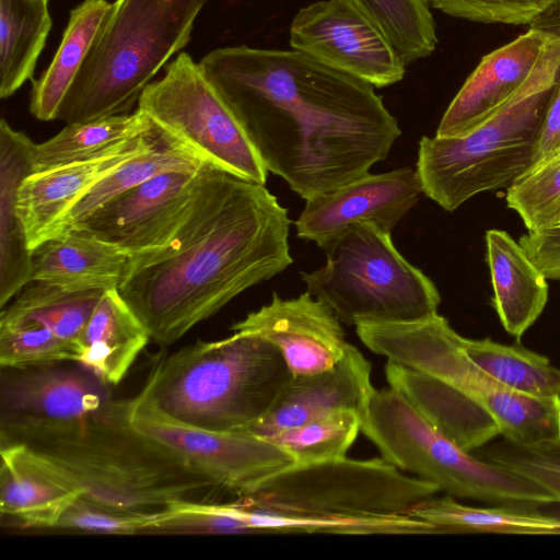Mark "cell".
<instances>
[{
  "label": "cell",
  "instance_id": "20",
  "mask_svg": "<svg viewBox=\"0 0 560 560\" xmlns=\"http://www.w3.org/2000/svg\"><path fill=\"white\" fill-rule=\"evenodd\" d=\"M551 34L530 26L486 55L446 108L439 137H460L499 112L530 75Z\"/></svg>",
  "mask_w": 560,
  "mask_h": 560
},
{
  "label": "cell",
  "instance_id": "6",
  "mask_svg": "<svg viewBox=\"0 0 560 560\" xmlns=\"http://www.w3.org/2000/svg\"><path fill=\"white\" fill-rule=\"evenodd\" d=\"M208 0H116L57 119L128 114L156 73L188 45Z\"/></svg>",
  "mask_w": 560,
  "mask_h": 560
},
{
  "label": "cell",
  "instance_id": "31",
  "mask_svg": "<svg viewBox=\"0 0 560 560\" xmlns=\"http://www.w3.org/2000/svg\"><path fill=\"white\" fill-rule=\"evenodd\" d=\"M203 164L161 131L159 141L151 149L122 163L96 183L66 214L54 235L72 228L107 201L159 174L198 168Z\"/></svg>",
  "mask_w": 560,
  "mask_h": 560
},
{
  "label": "cell",
  "instance_id": "40",
  "mask_svg": "<svg viewBox=\"0 0 560 560\" xmlns=\"http://www.w3.org/2000/svg\"><path fill=\"white\" fill-rule=\"evenodd\" d=\"M453 18L479 23L530 24L560 0H427Z\"/></svg>",
  "mask_w": 560,
  "mask_h": 560
},
{
  "label": "cell",
  "instance_id": "13",
  "mask_svg": "<svg viewBox=\"0 0 560 560\" xmlns=\"http://www.w3.org/2000/svg\"><path fill=\"white\" fill-rule=\"evenodd\" d=\"M131 424L183 458L214 486L246 493L295 464L283 448L249 432H218L183 423L159 409L147 392L129 399Z\"/></svg>",
  "mask_w": 560,
  "mask_h": 560
},
{
  "label": "cell",
  "instance_id": "3",
  "mask_svg": "<svg viewBox=\"0 0 560 560\" xmlns=\"http://www.w3.org/2000/svg\"><path fill=\"white\" fill-rule=\"evenodd\" d=\"M128 407L129 399L119 400L106 412L16 442L55 463L86 499L122 511L155 512L214 486L136 429Z\"/></svg>",
  "mask_w": 560,
  "mask_h": 560
},
{
  "label": "cell",
  "instance_id": "29",
  "mask_svg": "<svg viewBox=\"0 0 560 560\" xmlns=\"http://www.w3.org/2000/svg\"><path fill=\"white\" fill-rule=\"evenodd\" d=\"M104 291L32 280L1 308L0 319L38 323L74 349Z\"/></svg>",
  "mask_w": 560,
  "mask_h": 560
},
{
  "label": "cell",
  "instance_id": "21",
  "mask_svg": "<svg viewBox=\"0 0 560 560\" xmlns=\"http://www.w3.org/2000/svg\"><path fill=\"white\" fill-rule=\"evenodd\" d=\"M0 513L23 529H51L80 495L55 463L20 442L0 443Z\"/></svg>",
  "mask_w": 560,
  "mask_h": 560
},
{
  "label": "cell",
  "instance_id": "22",
  "mask_svg": "<svg viewBox=\"0 0 560 560\" xmlns=\"http://www.w3.org/2000/svg\"><path fill=\"white\" fill-rule=\"evenodd\" d=\"M130 257L116 245L83 230L69 229L32 249L31 280L68 289L119 288Z\"/></svg>",
  "mask_w": 560,
  "mask_h": 560
},
{
  "label": "cell",
  "instance_id": "7",
  "mask_svg": "<svg viewBox=\"0 0 560 560\" xmlns=\"http://www.w3.org/2000/svg\"><path fill=\"white\" fill-rule=\"evenodd\" d=\"M355 329L372 352L435 378L485 410L508 442L532 446L560 438V397L528 396L498 383L469 359L465 337L443 316Z\"/></svg>",
  "mask_w": 560,
  "mask_h": 560
},
{
  "label": "cell",
  "instance_id": "33",
  "mask_svg": "<svg viewBox=\"0 0 560 560\" xmlns=\"http://www.w3.org/2000/svg\"><path fill=\"white\" fill-rule=\"evenodd\" d=\"M361 424L357 412L337 411L264 438L287 451L295 464H314L345 457Z\"/></svg>",
  "mask_w": 560,
  "mask_h": 560
},
{
  "label": "cell",
  "instance_id": "15",
  "mask_svg": "<svg viewBox=\"0 0 560 560\" xmlns=\"http://www.w3.org/2000/svg\"><path fill=\"white\" fill-rule=\"evenodd\" d=\"M207 164L159 174L107 201L70 229L112 243L130 258L152 253L166 245L179 228Z\"/></svg>",
  "mask_w": 560,
  "mask_h": 560
},
{
  "label": "cell",
  "instance_id": "23",
  "mask_svg": "<svg viewBox=\"0 0 560 560\" xmlns=\"http://www.w3.org/2000/svg\"><path fill=\"white\" fill-rule=\"evenodd\" d=\"M34 142L0 122V307H4L31 280V255L18 211V192L33 172Z\"/></svg>",
  "mask_w": 560,
  "mask_h": 560
},
{
  "label": "cell",
  "instance_id": "39",
  "mask_svg": "<svg viewBox=\"0 0 560 560\" xmlns=\"http://www.w3.org/2000/svg\"><path fill=\"white\" fill-rule=\"evenodd\" d=\"M153 512H130L109 508L83 495L62 513L54 529L92 534H143Z\"/></svg>",
  "mask_w": 560,
  "mask_h": 560
},
{
  "label": "cell",
  "instance_id": "26",
  "mask_svg": "<svg viewBox=\"0 0 560 560\" xmlns=\"http://www.w3.org/2000/svg\"><path fill=\"white\" fill-rule=\"evenodd\" d=\"M112 10L107 0H83L70 11L60 45L40 77L33 82L31 114L43 121L57 119L60 106L78 77Z\"/></svg>",
  "mask_w": 560,
  "mask_h": 560
},
{
  "label": "cell",
  "instance_id": "35",
  "mask_svg": "<svg viewBox=\"0 0 560 560\" xmlns=\"http://www.w3.org/2000/svg\"><path fill=\"white\" fill-rule=\"evenodd\" d=\"M505 200L528 232L560 224V150L533 164L508 188Z\"/></svg>",
  "mask_w": 560,
  "mask_h": 560
},
{
  "label": "cell",
  "instance_id": "1",
  "mask_svg": "<svg viewBox=\"0 0 560 560\" xmlns=\"http://www.w3.org/2000/svg\"><path fill=\"white\" fill-rule=\"evenodd\" d=\"M199 66L267 171L305 200L369 173L401 135L373 85L302 51L229 46Z\"/></svg>",
  "mask_w": 560,
  "mask_h": 560
},
{
  "label": "cell",
  "instance_id": "34",
  "mask_svg": "<svg viewBox=\"0 0 560 560\" xmlns=\"http://www.w3.org/2000/svg\"><path fill=\"white\" fill-rule=\"evenodd\" d=\"M387 35L406 63L430 56L438 44L427 0H352Z\"/></svg>",
  "mask_w": 560,
  "mask_h": 560
},
{
  "label": "cell",
  "instance_id": "19",
  "mask_svg": "<svg viewBox=\"0 0 560 560\" xmlns=\"http://www.w3.org/2000/svg\"><path fill=\"white\" fill-rule=\"evenodd\" d=\"M374 389L370 362L349 343L332 368L292 375L271 409L245 432L267 436L337 411H353L363 420Z\"/></svg>",
  "mask_w": 560,
  "mask_h": 560
},
{
  "label": "cell",
  "instance_id": "42",
  "mask_svg": "<svg viewBox=\"0 0 560 560\" xmlns=\"http://www.w3.org/2000/svg\"><path fill=\"white\" fill-rule=\"evenodd\" d=\"M518 243L546 279L560 280V224L528 232Z\"/></svg>",
  "mask_w": 560,
  "mask_h": 560
},
{
  "label": "cell",
  "instance_id": "10",
  "mask_svg": "<svg viewBox=\"0 0 560 560\" xmlns=\"http://www.w3.org/2000/svg\"><path fill=\"white\" fill-rule=\"evenodd\" d=\"M439 487L399 471L382 458L294 464L250 491L236 495L242 505L278 514L317 518L409 516Z\"/></svg>",
  "mask_w": 560,
  "mask_h": 560
},
{
  "label": "cell",
  "instance_id": "41",
  "mask_svg": "<svg viewBox=\"0 0 560 560\" xmlns=\"http://www.w3.org/2000/svg\"><path fill=\"white\" fill-rule=\"evenodd\" d=\"M529 26L560 36V3L545 11ZM558 150H560V71L538 138L534 164Z\"/></svg>",
  "mask_w": 560,
  "mask_h": 560
},
{
  "label": "cell",
  "instance_id": "38",
  "mask_svg": "<svg viewBox=\"0 0 560 560\" xmlns=\"http://www.w3.org/2000/svg\"><path fill=\"white\" fill-rule=\"evenodd\" d=\"M485 458L536 482L560 504V438L532 446L505 440L490 448Z\"/></svg>",
  "mask_w": 560,
  "mask_h": 560
},
{
  "label": "cell",
  "instance_id": "9",
  "mask_svg": "<svg viewBox=\"0 0 560 560\" xmlns=\"http://www.w3.org/2000/svg\"><path fill=\"white\" fill-rule=\"evenodd\" d=\"M361 431L385 460L451 497L489 504L557 503L536 482L460 448L392 387L374 389Z\"/></svg>",
  "mask_w": 560,
  "mask_h": 560
},
{
  "label": "cell",
  "instance_id": "4",
  "mask_svg": "<svg viewBox=\"0 0 560 560\" xmlns=\"http://www.w3.org/2000/svg\"><path fill=\"white\" fill-rule=\"evenodd\" d=\"M292 376L268 340L234 331L164 358L143 389L167 416L218 432H245L273 406Z\"/></svg>",
  "mask_w": 560,
  "mask_h": 560
},
{
  "label": "cell",
  "instance_id": "12",
  "mask_svg": "<svg viewBox=\"0 0 560 560\" xmlns=\"http://www.w3.org/2000/svg\"><path fill=\"white\" fill-rule=\"evenodd\" d=\"M118 401L110 385L77 361L0 366L1 443L81 422Z\"/></svg>",
  "mask_w": 560,
  "mask_h": 560
},
{
  "label": "cell",
  "instance_id": "16",
  "mask_svg": "<svg viewBox=\"0 0 560 560\" xmlns=\"http://www.w3.org/2000/svg\"><path fill=\"white\" fill-rule=\"evenodd\" d=\"M421 194L418 172L411 166L366 173L337 189L306 199L295 221L296 235L323 247L357 223H372L390 233Z\"/></svg>",
  "mask_w": 560,
  "mask_h": 560
},
{
  "label": "cell",
  "instance_id": "28",
  "mask_svg": "<svg viewBox=\"0 0 560 560\" xmlns=\"http://www.w3.org/2000/svg\"><path fill=\"white\" fill-rule=\"evenodd\" d=\"M48 0H0V97L31 80L51 28Z\"/></svg>",
  "mask_w": 560,
  "mask_h": 560
},
{
  "label": "cell",
  "instance_id": "8",
  "mask_svg": "<svg viewBox=\"0 0 560 560\" xmlns=\"http://www.w3.org/2000/svg\"><path fill=\"white\" fill-rule=\"evenodd\" d=\"M320 248L325 265L301 279L341 323H410L438 314V288L398 252L389 232L357 223Z\"/></svg>",
  "mask_w": 560,
  "mask_h": 560
},
{
  "label": "cell",
  "instance_id": "32",
  "mask_svg": "<svg viewBox=\"0 0 560 560\" xmlns=\"http://www.w3.org/2000/svg\"><path fill=\"white\" fill-rule=\"evenodd\" d=\"M469 359L504 387L534 397H560V369L518 345L464 338Z\"/></svg>",
  "mask_w": 560,
  "mask_h": 560
},
{
  "label": "cell",
  "instance_id": "30",
  "mask_svg": "<svg viewBox=\"0 0 560 560\" xmlns=\"http://www.w3.org/2000/svg\"><path fill=\"white\" fill-rule=\"evenodd\" d=\"M152 126L149 117L138 108L128 114L69 122L46 141L34 143L33 172L92 158L115 144L148 132Z\"/></svg>",
  "mask_w": 560,
  "mask_h": 560
},
{
  "label": "cell",
  "instance_id": "18",
  "mask_svg": "<svg viewBox=\"0 0 560 560\" xmlns=\"http://www.w3.org/2000/svg\"><path fill=\"white\" fill-rule=\"evenodd\" d=\"M160 137V129L153 125L148 132L92 158L33 172L25 177L18 192V211L31 250L56 233L66 214L96 183L151 149Z\"/></svg>",
  "mask_w": 560,
  "mask_h": 560
},
{
  "label": "cell",
  "instance_id": "36",
  "mask_svg": "<svg viewBox=\"0 0 560 560\" xmlns=\"http://www.w3.org/2000/svg\"><path fill=\"white\" fill-rule=\"evenodd\" d=\"M74 361L71 345L32 320L0 319V366Z\"/></svg>",
  "mask_w": 560,
  "mask_h": 560
},
{
  "label": "cell",
  "instance_id": "14",
  "mask_svg": "<svg viewBox=\"0 0 560 560\" xmlns=\"http://www.w3.org/2000/svg\"><path fill=\"white\" fill-rule=\"evenodd\" d=\"M290 46L374 88L399 82L406 61L383 30L352 0H319L301 8Z\"/></svg>",
  "mask_w": 560,
  "mask_h": 560
},
{
  "label": "cell",
  "instance_id": "24",
  "mask_svg": "<svg viewBox=\"0 0 560 560\" xmlns=\"http://www.w3.org/2000/svg\"><path fill=\"white\" fill-rule=\"evenodd\" d=\"M150 339L147 327L118 288L107 289L75 343L74 361L108 385H117Z\"/></svg>",
  "mask_w": 560,
  "mask_h": 560
},
{
  "label": "cell",
  "instance_id": "11",
  "mask_svg": "<svg viewBox=\"0 0 560 560\" xmlns=\"http://www.w3.org/2000/svg\"><path fill=\"white\" fill-rule=\"evenodd\" d=\"M137 108L203 163L265 185L268 171L243 126L185 51L142 92Z\"/></svg>",
  "mask_w": 560,
  "mask_h": 560
},
{
  "label": "cell",
  "instance_id": "27",
  "mask_svg": "<svg viewBox=\"0 0 560 560\" xmlns=\"http://www.w3.org/2000/svg\"><path fill=\"white\" fill-rule=\"evenodd\" d=\"M532 504H494L477 508L451 495L431 497L415 506L409 516L429 523L442 533H495L560 535V517L541 513Z\"/></svg>",
  "mask_w": 560,
  "mask_h": 560
},
{
  "label": "cell",
  "instance_id": "5",
  "mask_svg": "<svg viewBox=\"0 0 560 560\" xmlns=\"http://www.w3.org/2000/svg\"><path fill=\"white\" fill-rule=\"evenodd\" d=\"M551 34L530 75L493 116L460 137H422L418 172L423 194L446 211L471 197L508 188L526 172L560 71V36Z\"/></svg>",
  "mask_w": 560,
  "mask_h": 560
},
{
  "label": "cell",
  "instance_id": "37",
  "mask_svg": "<svg viewBox=\"0 0 560 560\" xmlns=\"http://www.w3.org/2000/svg\"><path fill=\"white\" fill-rule=\"evenodd\" d=\"M247 526L230 503L207 504L180 500L155 511L143 534H245Z\"/></svg>",
  "mask_w": 560,
  "mask_h": 560
},
{
  "label": "cell",
  "instance_id": "17",
  "mask_svg": "<svg viewBox=\"0 0 560 560\" xmlns=\"http://www.w3.org/2000/svg\"><path fill=\"white\" fill-rule=\"evenodd\" d=\"M341 322L307 291L271 302L235 323L233 331L259 336L281 352L292 375H306L332 368L345 354L348 342Z\"/></svg>",
  "mask_w": 560,
  "mask_h": 560
},
{
  "label": "cell",
  "instance_id": "25",
  "mask_svg": "<svg viewBox=\"0 0 560 560\" xmlns=\"http://www.w3.org/2000/svg\"><path fill=\"white\" fill-rule=\"evenodd\" d=\"M485 238L493 306L503 328L521 338L545 310L547 279L505 231L488 230Z\"/></svg>",
  "mask_w": 560,
  "mask_h": 560
},
{
  "label": "cell",
  "instance_id": "2",
  "mask_svg": "<svg viewBox=\"0 0 560 560\" xmlns=\"http://www.w3.org/2000/svg\"><path fill=\"white\" fill-rule=\"evenodd\" d=\"M290 223L288 209L265 185L207 164L173 237L130 258L118 290L151 339L170 346L293 262Z\"/></svg>",
  "mask_w": 560,
  "mask_h": 560
}]
</instances>
